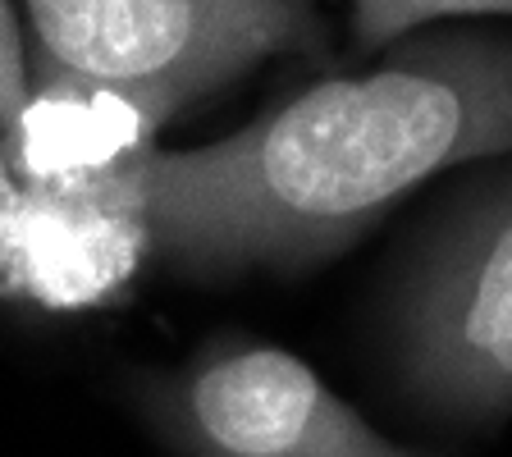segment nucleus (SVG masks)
<instances>
[{"label":"nucleus","instance_id":"9","mask_svg":"<svg viewBox=\"0 0 512 457\" xmlns=\"http://www.w3.org/2000/svg\"><path fill=\"white\" fill-rule=\"evenodd\" d=\"M14 192H19V174H14L10 147H5V133H0V224H5V211H10Z\"/></svg>","mask_w":512,"mask_h":457},{"label":"nucleus","instance_id":"3","mask_svg":"<svg viewBox=\"0 0 512 457\" xmlns=\"http://www.w3.org/2000/svg\"><path fill=\"white\" fill-rule=\"evenodd\" d=\"M32 74L156 83L202 101L270 55L320 51L316 0H19Z\"/></svg>","mask_w":512,"mask_h":457},{"label":"nucleus","instance_id":"5","mask_svg":"<svg viewBox=\"0 0 512 457\" xmlns=\"http://www.w3.org/2000/svg\"><path fill=\"white\" fill-rule=\"evenodd\" d=\"M133 170L87 183H19L0 224V298L46 316L124 302L156 261V229Z\"/></svg>","mask_w":512,"mask_h":457},{"label":"nucleus","instance_id":"1","mask_svg":"<svg viewBox=\"0 0 512 457\" xmlns=\"http://www.w3.org/2000/svg\"><path fill=\"white\" fill-rule=\"evenodd\" d=\"M494 156H512V37L444 23L220 142L151 151L133 174L156 261L188 279H238L320 266L435 174Z\"/></svg>","mask_w":512,"mask_h":457},{"label":"nucleus","instance_id":"8","mask_svg":"<svg viewBox=\"0 0 512 457\" xmlns=\"http://www.w3.org/2000/svg\"><path fill=\"white\" fill-rule=\"evenodd\" d=\"M32 92V46L14 0H0V133L14 124Z\"/></svg>","mask_w":512,"mask_h":457},{"label":"nucleus","instance_id":"4","mask_svg":"<svg viewBox=\"0 0 512 457\" xmlns=\"http://www.w3.org/2000/svg\"><path fill=\"white\" fill-rule=\"evenodd\" d=\"M138 403L183 457H430L384 439L275 343L220 339L179 371L147 375Z\"/></svg>","mask_w":512,"mask_h":457},{"label":"nucleus","instance_id":"2","mask_svg":"<svg viewBox=\"0 0 512 457\" xmlns=\"http://www.w3.org/2000/svg\"><path fill=\"white\" fill-rule=\"evenodd\" d=\"M389 330L398 375L430 412L512 416V156L462 165L416 224Z\"/></svg>","mask_w":512,"mask_h":457},{"label":"nucleus","instance_id":"7","mask_svg":"<svg viewBox=\"0 0 512 457\" xmlns=\"http://www.w3.org/2000/svg\"><path fill=\"white\" fill-rule=\"evenodd\" d=\"M512 14V0H352L348 28L357 51L394 46L421 28H444L462 19H499Z\"/></svg>","mask_w":512,"mask_h":457},{"label":"nucleus","instance_id":"6","mask_svg":"<svg viewBox=\"0 0 512 457\" xmlns=\"http://www.w3.org/2000/svg\"><path fill=\"white\" fill-rule=\"evenodd\" d=\"M188 101L156 83L87 74H32V92L5 128L19 183H87L133 170L160 151V133Z\"/></svg>","mask_w":512,"mask_h":457}]
</instances>
